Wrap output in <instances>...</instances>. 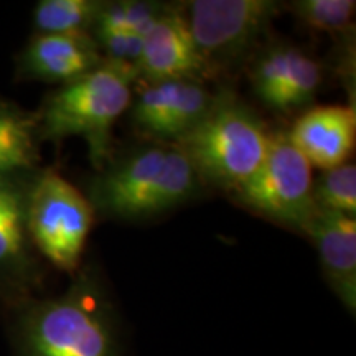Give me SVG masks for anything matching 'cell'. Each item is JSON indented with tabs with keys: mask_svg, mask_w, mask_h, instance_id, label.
<instances>
[{
	"mask_svg": "<svg viewBox=\"0 0 356 356\" xmlns=\"http://www.w3.org/2000/svg\"><path fill=\"white\" fill-rule=\"evenodd\" d=\"M317 248L325 280L341 305L356 310V220L341 213L315 210L304 229Z\"/></svg>",
	"mask_w": 356,
	"mask_h": 356,
	"instance_id": "8fae6325",
	"label": "cell"
},
{
	"mask_svg": "<svg viewBox=\"0 0 356 356\" xmlns=\"http://www.w3.org/2000/svg\"><path fill=\"white\" fill-rule=\"evenodd\" d=\"M89 200L60 173L47 170L26 193V231L40 252L65 273H76L91 231Z\"/></svg>",
	"mask_w": 356,
	"mask_h": 356,
	"instance_id": "5b68a950",
	"label": "cell"
},
{
	"mask_svg": "<svg viewBox=\"0 0 356 356\" xmlns=\"http://www.w3.org/2000/svg\"><path fill=\"white\" fill-rule=\"evenodd\" d=\"M26 191L0 177V274L22 279L29 264Z\"/></svg>",
	"mask_w": 356,
	"mask_h": 356,
	"instance_id": "5bb4252c",
	"label": "cell"
},
{
	"mask_svg": "<svg viewBox=\"0 0 356 356\" xmlns=\"http://www.w3.org/2000/svg\"><path fill=\"white\" fill-rule=\"evenodd\" d=\"M289 139L310 167L330 170L341 165L355 149L356 114L350 106H317L293 124Z\"/></svg>",
	"mask_w": 356,
	"mask_h": 356,
	"instance_id": "4fadbf2b",
	"label": "cell"
},
{
	"mask_svg": "<svg viewBox=\"0 0 356 356\" xmlns=\"http://www.w3.org/2000/svg\"><path fill=\"white\" fill-rule=\"evenodd\" d=\"M312 167L286 131L270 134L266 157L246 184L234 190L236 198L267 220L304 229L317 210L312 198Z\"/></svg>",
	"mask_w": 356,
	"mask_h": 356,
	"instance_id": "8992f818",
	"label": "cell"
},
{
	"mask_svg": "<svg viewBox=\"0 0 356 356\" xmlns=\"http://www.w3.org/2000/svg\"><path fill=\"white\" fill-rule=\"evenodd\" d=\"M37 131L38 115L0 102V177L35 165Z\"/></svg>",
	"mask_w": 356,
	"mask_h": 356,
	"instance_id": "9a60e30c",
	"label": "cell"
},
{
	"mask_svg": "<svg viewBox=\"0 0 356 356\" xmlns=\"http://www.w3.org/2000/svg\"><path fill=\"white\" fill-rule=\"evenodd\" d=\"M315 208L323 211L353 216L356 213V167L341 163L330 170H323L312 186Z\"/></svg>",
	"mask_w": 356,
	"mask_h": 356,
	"instance_id": "e0dca14e",
	"label": "cell"
},
{
	"mask_svg": "<svg viewBox=\"0 0 356 356\" xmlns=\"http://www.w3.org/2000/svg\"><path fill=\"white\" fill-rule=\"evenodd\" d=\"M104 56L91 33H38L26 44L20 73L48 83H71L96 70Z\"/></svg>",
	"mask_w": 356,
	"mask_h": 356,
	"instance_id": "7c38bea8",
	"label": "cell"
},
{
	"mask_svg": "<svg viewBox=\"0 0 356 356\" xmlns=\"http://www.w3.org/2000/svg\"><path fill=\"white\" fill-rule=\"evenodd\" d=\"M200 178L178 147H145L115 163L91 185L92 210L119 218H144L186 202Z\"/></svg>",
	"mask_w": 356,
	"mask_h": 356,
	"instance_id": "3957f363",
	"label": "cell"
},
{
	"mask_svg": "<svg viewBox=\"0 0 356 356\" xmlns=\"http://www.w3.org/2000/svg\"><path fill=\"white\" fill-rule=\"evenodd\" d=\"M273 0H193L185 13L204 71L244 60L277 15Z\"/></svg>",
	"mask_w": 356,
	"mask_h": 356,
	"instance_id": "52a82bcc",
	"label": "cell"
},
{
	"mask_svg": "<svg viewBox=\"0 0 356 356\" xmlns=\"http://www.w3.org/2000/svg\"><path fill=\"white\" fill-rule=\"evenodd\" d=\"M215 96L200 79L149 83L132 102L137 131L163 140H180L204 118Z\"/></svg>",
	"mask_w": 356,
	"mask_h": 356,
	"instance_id": "ba28073f",
	"label": "cell"
},
{
	"mask_svg": "<svg viewBox=\"0 0 356 356\" xmlns=\"http://www.w3.org/2000/svg\"><path fill=\"white\" fill-rule=\"evenodd\" d=\"M139 71L121 61L104 60L96 70L63 84L44 102L38 115L42 137L61 140L81 136L96 167L108 159L111 131L132 101Z\"/></svg>",
	"mask_w": 356,
	"mask_h": 356,
	"instance_id": "7a4b0ae2",
	"label": "cell"
},
{
	"mask_svg": "<svg viewBox=\"0 0 356 356\" xmlns=\"http://www.w3.org/2000/svg\"><path fill=\"white\" fill-rule=\"evenodd\" d=\"M137 71L149 83L207 74L184 10L167 6L147 30Z\"/></svg>",
	"mask_w": 356,
	"mask_h": 356,
	"instance_id": "30bf717a",
	"label": "cell"
},
{
	"mask_svg": "<svg viewBox=\"0 0 356 356\" xmlns=\"http://www.w3.org/2000/svg\"><path fill=\"white\" fill-rule=\"evenodd\" d=\"M167 6L159 2H142V0H121V2H104L92 30H115L144 37L160 13Z\"/></svg>",
	"mask_w": 356,
	"mask_h": 356,
	"instance_id": "ac0fdd59",
	"label": "cell"
},
{
	"mask_svg": "<svg viewBox=\"0 0 356 356\" xmlns=\"http://www.w3.org/2000/svg\"><path fill=\"white\" fill-rule=\"evenodd\" d=\"M270 134L248 106L231 95L213 99L204 118L177 142L200 180L238 190L266 157Z\"/></svg>",
	"mask_w": 356,
	"mask_h": 356,
	"instance_id": "277c9868",
	"label": "cell"
},
{
	"mask_svg": "<svg viewBox=\"0 0 356 356\" xmlns=\"http://www.w3.org/2000/svg\"><path fill=\"white\" fill-rule=\"evenodd\" d=\"M102 7L101 0H42L35 25L40 33H89Z\"/></svg>",
	"mask_w": 356,
	"mask_h": 356,
	"instance_id": "2e32d148",
	"label": "cell"
},
{
	"mask_svg": "<svg viewBox=\"0 0 356 356\" xmlns=\"http://www.w3.org/2000/svg\"><path fill=\"white\" fill-rule=\"evenodd\" d=\"M19 338L22 356H121L113 307L89 274L61 297L30 305Z\"/></svg>",
	"mask_w": 356,
	"mask_h": 356,
	"instance_id": "6da1fadb",
	"label": "cell"
},
{
	"mask_svg": "<svg viewBox=\"0 0 356 356\" xmlns=\"http://www.w3.org/2000/svg\"><path fill=\"white\" fill-rule=\"evenodd\" d=\"M249 78L267 108L286 113L314 99L322 84V66L299 48L279 44L261 53Z\"/></svg>",
	"mask_w": 356,
	"mask_h": 356,
	"instance_id": "9c48e42d",
	"label": "cell"
},
{
	"mask_svg": "<svg viewBox=\"0 0 356 356\" xmlns=\"http://www.w3.org/2000/svg\"><path fill=\"white\" fill-rule=\"evenodd\" d=\"M300 22L328 33H348L353 26L356 2L353 0H297L291 3Z\"/></svg>",
	"mask_w": 356,
	"mask_h": 356,
	"instance_id": "d6986e66",
	"label": "cell"
}]
</instances>
